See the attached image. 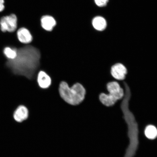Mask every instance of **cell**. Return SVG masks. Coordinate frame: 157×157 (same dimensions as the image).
<instances>
[{"label": "cell", "instance_id": "6da1fadb", "mask_svg": "<svg viewBox=\"0 0 157 157\" xmlns=\"http://www.w3.org/2000/svg\"><path fill=\"white\" fill-rule=\"evenodd\" d=\"M40 56L35 47L25 46L17 49V58L9 60L7 65L14 74L31 78L38 67Z\"/></svg>", "mask_w": 157, "mask_h": 157}, {"label": "cell", "instance_id": "7a4b0ae2", "mask_svg": "<svg viewBox=\"0 0 157 157\" xmlns=\"http://www.w3.org/2000/svg\"><path fill=\"white\" fill-rule=\"evenodd\" d=\"M59 91L62 99L72 105H78L81 103L84 99L86 94L85 88L81 84L76 83L70 87L65 82L60 83Z\"/></svg>", "mask_w": 157, "mask_h": 157}, {"label": "cell", "instance_id": "3957f363", "mask_svg": "<svg viewBox=\"0 0 157 157\" xmlns=\"http://www.w3.org/2000/svg\"><path fill=\"white\" fill-rule=\"evenodd\" d=\"M107 88L109 94H101L99 95V100L103 105L107 107H110L123 98L124 91L119 83L116 82L108 83Z\"/></svg>", "mask_w": 157, "mask_h": 157}, {"label": "cell", "instance_id": "277c9868", "mask_svg": "<svg viewBox=\"0 0 157 157\" xmlns=\"http://www.w3.org/2000/svg\"><path fill=\"white\" fill-rule=\"evenodd\" d=\"M18 28V18L14 13L3 16L0 18V30L1 32L14 33Z\"/></svg>", "mask_w": 157, "mask_h": 157}, {"label": "cell", "instance_id": "5b68a950", "mask_svg": "<svg viewBox=\"0 0 157 157\" xmlns=\"http://www.w3.org/2000/svg\"><path fill=\"white\" fill-rule=\"evenodd\" d=\"M17 40L21 44H28L32 42L33 38L29 29L25 27H19L16 31Z\"/></svg>", "mask_w": 157, "mask_h": 157}, {"label": "cell", "instance_id": "8992f818", "mask_svg": "<svg viewBox=\"0 0 157 157\" xmlns=\"http://www.w3.org/2000/svg\"><path fill=\"white\" fill-rule=\"evenodd\" d=\"M127 72L126 68L121 63L116 64L112 66L111 68V75L115 79L118 80H124Z\"/></svg>", "mask_w": 157, "mask_h": 157}, {"label": "cell", "instance_id": "52a82bcc", "mask_svg": "<svg viewBox=\"0 0 157 157\" xmlns=\"http://www.w3.org/2000/svg\"><path fill=\"white\" fill-rule=\"evenodd\" d=\"M29 112L27 108L23 105L17 107L13 113V118L16 121L21 123L28 118Z\"/></svg>", "mask_w": 157, "mask_h": 157}, {"label": "cell", "instance_id": "ba28073f", "mask_svg": "<svg viewBox=\"0 0 157 157\" xmlns=\"http://www.w3.org/2000/svg\"><path fill=\"white\" fill-rule=\"evenodd\" d=\"M37 82L39 87L43 89L48 88L52 83V80L50 76L44 71H40L39 72Z\"/></svg>", "mask_w": 157, "mask_h": 157}, {"label": "cell", "instance_id": "9c48e42d", "mask_svg": "<svg viewBox=\"0 0 157 157\" xmlns=\"http://www.w3.org/2000/svg\"><path fill=\"white\" fill-rule=\"evenodd\" d=\"M41 21L43 28L48 31H52L56 25V21L50 16H43L41 18Z\"/></svg>", "mask_w": 157, "mask_h": 157}, {"label": "cell", "instance_id": "30bf717a", "mask_svg": "<svg viewBox=\"0 0 157 157\" xmlns=\"http://www.w3.org/2000/svg\"><path fill=\"white\" fill-rule=\"evenodd\" d=\"M92 24L94 29L98 31H103L105 30L107 26V22L103 17H96L92 21Z\"/></svg>", "mask_w": 157, "mask_h": 157}, {"label": "cell", "instance_id": "8fae6325", "mask_svg": "<svg viewBox=\"0 0 157 157\" xmlns=\"http://www.w3.org/2000/svg\"><path fill=\"white\" fill-rule=\"evenodd\" d=\"M144 136L149 140H153L157 137V128L155 125L149 124L144 129Z\"/></svg>", "mask_w": 157, "mask_h": 157}, {"label": "cell", "instance_id": "7c38bea8", "mask_svg": "<svg viewBox=\"0 0 157 157\" xmlns=\"http://www.w3.org/2000/svg\"><path fill=\"white\" fill-rule=\"evenodd\" d=\"M4 55L9 60H13L17 58V49L15 47L6 46L3 49Z\"/></svg>", "mask_w": 157, "mask_h": 157}, {"label": "cell", "instance_id": "4fadbf2b", "mask_svg": "<svg viewBox=\"0 0 157 157\" xmlns=\"http://www.w3.org/2000/svg\"><path fill=\"white\" fill-rule=\"evenodd\" d=\"M109 0H94L96 4L100 7L105 6L109 2Z\"/></svg>", "mask_w": 157, "mask_h": 157}, {"label": "cell", "instance_id": "5bb4252c", "mask_svg": "<svg viewBox=\"0 0 157 157\" xmlns=\"http://www.w3.org/2000/svg\"><path fill=\"white\" fill-rule=\"evenodd\" d=\"M5 0H0V13L3 12L5 9Z\"/></svg>", "mask_w": 157, "mask_h": 157}]
</instances>
